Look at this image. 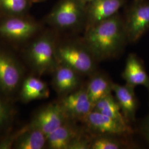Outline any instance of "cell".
<instances>
[{
    "label": "cell",
    "instance_id": "obj_26",
    "mask_svg": "<svg viewBox=\"0 0 149 149\" xmlns=\"http://www.w3.org/2000/svg\"><path fill=\"white\" fill-rule=\"evenodd\" d=\"M148 90H149V88H148Z\"/></svg>",
    "mask_w": 149,
    "mask_h": 149
},
{
    "label": "cell",
    "instance_id": "obj_6",
    "mask_svg": "<svg viewBox=\"0 0 149 149\" xmlns=\"http://www.w3.org/2000/svg\"><path fill=\"white\" fill-rule=\"evenodd\" d=\"M21 64L10 55L0 50V92L11 96L19 91L23 81Z\"/></svg>",
    "mask_w": 149,
    "mask_h": 149
},
{
    "label": "cell",
    "instance_id": "obj_9",
    "mask_svg": "<svg viewBox=\"0 0 149 149\" xmlns=\"http://www.w3.org/2000/svg\"><path fill=\"white\" fill-rule=\"evenodd\" d=\"M68 120L59 102L40 108L32 118L30 125L40 129L47 136Z\"/></svg>",
    "mask_w": 149,
    "mask_h": 149
},
{
    "label": "cell",
    "instance_id": "obj_15",
    "mask_svg": "<svg viewBox=\"0 0 149 149\" xmlns=\"http://www.w3.org/2000/svg\"><path fill=\"white\" fill-rule=\"evenodd\" d=\"M47 135L42 131L28 124L19 130L13 148L43 149L47 146Z\"/></svg>",
    "mask_w": 149,
    "mask_h": 149
},
{
    "label": "cell",
    "instance_id": "obj_5",
    "mask_svg": "<svg viewBox=\"0 0 149 149\" xmlns=\"http://www.w3.org/2000/svg\"><path fill=\"white\" fill-rule=\"evenodd\" d=\"M124 24L128 43L138 42L149 29V1H134Z\"/></svg>",
    "mask_w": 149,
    "mask_h": 149
},
{
    "label": "cell",
    "instance_id": "obj_21",
    "mask_svg": "<svg viewBox=\"0 0 149 149\" xmlns=\"http://www.w3.org/2000/svg\"><path fill=\"white\" fill-rule=\"evenodd\" d=\"M93 135L90 136L83 131L71 142L68 149H90Z\"/></svg>",
    "mask_w": 149,
    "mask_h": 149
},
{
    "label": "cell",
    "instance_id": "obj_16",
    "mask_svg": "<svg viewBox=\"0 0 149 149\" xmlns=\"http://www.w3.org/2000/svg\"><path fill=\"white\" fill-rule=\"evenodd\" d=\"M37 27L30 22L18 18L10 19L0 25V34L3 37L15 40H23L31 37Z\"/></svg>",
    "mask_w": 149,
    "mask_h": 149
},
{
    "label": "cell",
    "instance_id": "obj_2",
    "mask_svg": "<svg viewBox=\"0 0 149 149\" xmlns=\"http://www.w3.org/2000/svg\"><path fill=\"white\" fill-rule=\"evenodd\" d=\"M59 64L66 65L80 75L90 76L96 72L97 61L82 41L66 43L56 48Z\"/></svg>",
    "mask_w": 149,
    "mask_h": 149
},
{
    "label": "cell",
    "instance_id": "obj_10",
    "mask_svg": "<svg viewBox=\"0 0 149 149\" xmlns=\"http://www.w3.org/2000/svg\"><path fill=\"white\" fill-rule=\"evenodd\" d=\"M124 0H93L86 5L85 30L117 15Z\"/></svg>",
    "mask_w": 149,
    "mask_h": 149
},
{
    "label": "cell",
    "instance_id": "obj_13",
    "mask_svg": "<svg viewBox=\"0 0 149 149\" xmlns=\"http://www.w3.org/2000/svg\"><path fill=\"white\" fill-rule=\"evenodd\" d=\"M80 75L69 67L59 64L53 72L52 84L59 96H66L80 86Z\"/></svg>",
    "mask_w": 149,
    "mask_h": 149
},
{
    "label": "cell",
    "instance_id": "obj_24",
    "mask_svg": "<svg viewBox=\"0 0 149 149\" xmlns=\"http://www.w3.org/2000/svg\"><path fill=\"white\" fill-rule=\"evenodd\" d=\"M140 131L149 145V113L141 122Z\"/></svg>",
    "mask_w": 149,
    "mask_h": 149
},
{
    "label": "cell",
    "instance_id": "obj_18",
    "mask_svg": "<svg viewBox=\"0 0 149 149\" xmlns=\"http://www.w3.org/2000/svg\"><path fill=\"white\" fill-rule=\"evenodd\" d=\"M86 87L88 96L93 104L102 98L112 93L113 83L104 74L95 72L91 75Z\"/></svg>",
    "mask_w": 149,
    "mask_h": 149
},
{
    "label": "cell",
    "instance_id": "obj_3",
    "mask_svg": "<svg viewBox=\"0 0 149 149\" xmlns=\"http://www.w3.org/2000/svg\"><path fill=\"white\" fill-rule=\"evenodd\" d=\"M28 63L39 75L53 73L59 63L51 38L44 36L33 43L27 54Z\"/></svg>",
    "mask_w": 149,
    "mask_h": 149
},
{
    "label": "cell",
    "instance_id": "obj_17",
    "mask_svg": "<svg viewBox=\"0 0 149 149\" xmlns=\"http://www.w3.org/2000/svg\"><path fill=\"white\" fill-rule=\"evenodd\" d=\"M50 91L47 84L35 76L24 79L19 89V97L24 102L46 99L49 97Z\"/></svg>",
    "mask_w": 149,
    "mask_h": 149
},
{
    "label": "cell",
    "instance_id": "obj_11",
    "mask_svg": "<svg viewBox=\"0 0 149 149\" xmlns=\"http://www.w3.org/2000/svg\"><path fill=\"white\" fill-rule=\"evenodd\" d=\"M134 89L135 87L127 84L121 85L113 83L112 85V90L115 94V98L129 124L135 122L138 108V101Z\"/></svg>",
    "mask_w": 149,
    "mask_h": 149
},
{
    "label": "cell",
    "instance_id": "obj_23",
    "mask_svg": "<svg viewBox=\"0 0 149 149\" xmlns=\"http://www.w3.org/2000/svg\"><path fill=\"white\" fill-rule=\"evenodd\" d=\"M27 0H0V5L7 11L18 13L27 6Z\"/></svg>",
    "mask_w": 149,
    "mask_h": 149
},
{
    "label": "cell",
    "instance_id": "obj_7",
    "mask_svg": "<svg viewBox=\"0 0 149 149\" xmlns=\"http://www.w3.org/2000/svg\"><path fill=\"white\" fill-rule=\"evenodd\" d=\"M82 122L88 132L93 136L112 135L121 136L133 133L129 124L120 122L93 111L86 116Z\"/></svg>",
    "mask_w": 149,
    "mask_h": 149
},
{
    "label": "cell",
    "instance_id": "obj_22",
    "mask_svg": "<svg viewBox=\"0 0 149 149\" xmlns=\"http://www.w3.org/2000/svg\"><path fill=\"white\" fill-rule=\"evenodd\" d=\"M12 116L11 107L0 98V131L9 125Z\"/></svg>",
    "mask_w": 149,
    "mask_h": 149
},
{
    "label": "cell",
    "instance_id": "obj_25",
    "mask_svg": "<svg viewBox=\"0 0 149 149\" xmlns=\"http://www.w3.org/2000/svg\"><path fill=\"white\" fill-rule=\"evenodd\" d=\"M83 3H84L85 5H87V4H88V3H90L91 2H92V1H93V0H81Z\"/></svg>",
    "mask_w": 149,
    "mask_h": 149
},
{
    "label": "cell",
    "instance_id": "obj_8",
    "mask_svg": "<svg viewBox=\"0 0 149 149\" xmlns=\"http://www.w3.org/2000/svg\"><path fill=\"white\" fill-rule=\"evenodd\" d=\"M68 119L82 122L93 109V104L88 96L86 87L81 86L59 101Z\"/></svg>",
    "mask_w": 149,
    "mask_h": 149
},
{
    "label": "cell",
    "instance_id": "obj_1",
    "mask_svg": "<svg viewBox=\"0 0 149 149\" xmlns=\"http://www.w3.org/2000/svg\"><path fill=\"white\" fill-rule=\"evenodd\" d=\"M83 41L97 62L114 58L128 42L124 21L117 13L85 30Z\"/></svg>",
    "mask_w": 149,
    "mask_h": 149
},
{
    "label": "cell",
    "instance_id": "obj_14",
    "mask_svg": "<svg viewBox=\"0 0 149 149\" xmlns=\"http://www.w3.org/2000/svg\"><path fill=\"white\" fill-rule=\"evenodd\" d=\"M122 77L127 84L136 87L143 86L149 88V75L142 60L135 54L128 55Z\"/></svg>",
    "mask_w": 149,
    "mask_h": 149
},
{
    "label": "cell",
    "instance_id": "obj_12",
    "mask_svg": "<svg viewBox=\"0 0 149 149\" xmlns=\"http://www.w3.org/2000/svg\"><path fill=\"white\" fill-rule=\"evenodd\" d=\"M82 131L76 121L68 119L47 136L46 147L51 149H68L71 142Z\"/></svg>",
    "mask_w": 149,
    "mask_h": 149
},
{
    "label": "cell",
    "instance_id": "obj_20",
    "mask_svg": "<svg viewBox=\"0 0 149 149\" xmlns=\"http://www.w3.org/2000/svg\"><path fill=\"white\" fill-rule=\"evenodd\" d=\"M120 136L98 135L93 136L90 149H120L126 146L124 142L118 138Z\"/></svg>",
    "mask_w": 149,
    "mask_h": 149
},
{
    "label": "cell",
    "instance_id": "obj_4",
    "mask_svg": "<svg viewBox=\"0 0 149 149\" xmlns=\"http://www.w3.org/2000/svg\"><path fill=\"white\" fill-rule=\"evenodd\" d=\"M86 5L81 0H62L51 13L50 23L60 29L85 26Z\"/></svg>",
    "mask_w": 149,
    "mask_h": 149
},
{
    "label": "cell",
    "instance_id": "obj_19",
    "mask_svg": "<svg viewBox=\"0 0 149 149\" xmlns=\"http://www.w3.org/2000/svg\"><path fill=\"white\" fill-rule=\"evenodd\" d=\"M93 111L117 119L120 122L129 124L126 121L120 107L112 93L105 96L97 102L93 106Z\"/></svg>",
    "mask_w": 149,
    "mask_h": 149
}]
</instances>
